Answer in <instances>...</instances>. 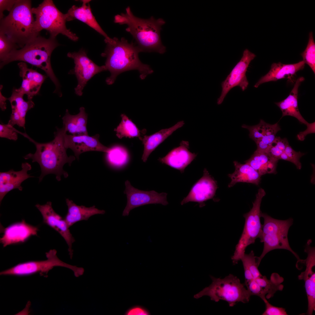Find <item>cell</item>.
Instances as JSON below:
<instances>
[{"label": "cell", "mask_w": 315, "mask_h": 315, "mask_svg": "<svg viewBox=\"0 0 315 315\" xmlns=\"http://www.w3.org/2000/svg\"><path fill=\"white\" fill-rule=\"evenodd\" d=\"M57 131L54 132V138L52 141L46 143H38L29 137L26 133L20 132L22 135L28 139L34 144L36 150L34 154L29 153L23 157L25 160L31 159L32 162H37L39 164L41 173L39 177V182H41L44 177L49 174L55 175L56 180H61L62 176L65 178L68 176L67 172L63 169L66 163L71 166L76 159L74 156H68L67 149L64 146V136L66 133L65 128H56Z\"/></svg>", "instance_id": "6da1fadb"}, {"label": "cell", "mask_w": 315, "mask_h": 315, "mask_svg": "<svg viewBox=\"0 0 315 315\" xmlns=\"http://www.w3.org/2000/svg\"><path fill=\"white\" fill-rule=\"evenodd\" d=\"M106 43V48L101 55L106 58L105 66L111 74L106 80L108 85L113 84L117 76L125 71L137 70L142 80L153 72L149 65L140 60L139 53L140 52L135 43H129L124 37L119 39L116 37Z\"/></svg>", "instance_id": "7a4b0ae2"}, {"label": "cell", "mask_w": 315, "mask_h": 315, "mask_svg": "<svg viewBox=\"0 0 315 315\" xmlns=\"http://www.w3.org/2000/svg\"><path fill=\"white\" fill-rule=\"evenodd\" d=\"M114 22L126 24V32L134 39L140 52H155L162 54L166 48L162 44L160 36L162 26L165 22L162 19H155L153 16L145 19L135 16L129 6L124 13L115 16Z\"/></svg>", "instance_id": "3957f363"}, {"label": "cell", "mask_w": 315, "mask_h": 315, "mask_svg": "<svg viewBox=\"0 0 315 315\" xmlns=\"http://www.w3.org/2000/svg\"><path fill=\"white\" fill-rule=\"evenodd\" d=\"M60 45L56 38H47L39 35L20 50L12 51L0 62V68L11 62L20 61L26 62L43 70L55 84L57 92L60 88L58 80L52 69L50 57L54 49Z\"/></svg>", "instance_id": "277c9868"}, {"label": "cell", "mask_w": 315, "mask_h": 315, "mask_svg": "<svg viewBox=\"0 0 315 315\" xmlns=\"http://www.w3.org/2000/svg\"><path fill=\"white\" fill-rule=\"evenodd\" d=\"M32 8L31 0H18L8 15L0 20V32L21 48L40 35L34 30Z\"/></svg>", "instance_id": "5b68a950"}, {"label": "cell", "mask_w": 315, "mask_h": 315, "mask_svg": "<svg viewBox=\"0 0 315 315\" xmlns=\"http://www.w3.org/2000/svg\"><path fill=\"white\" fill-rule=\"evenodd\" d=\"M211 284L194 296L198 299L208 296L216 302L220 300L227 302L232 307L239 302H248L251 295L244 284L241 283L237 276L230 274L224 278H216L210 276Z\"/></svg>", "instance_id": "8992f818"}, {"label": "cell", "mask_w": 315, "mask_h": 315, "mask_svg": "<svg viewBox=\"0 0 315 315\" xmlns=\"http://www.w3.org/2000/svg\"><path fill=\"white\" fill-rule=\"evenodd\" d=\"M264 219L262 232L260 237L261 242L264 243L263 251L258 257L260 264L262 259L268 253L276 249H284L289 251L298 260V256L290 247L288 235L290 228L293 225L292 218L286 220H280L273 218L266 213H261Z\"/></svg>", "instance_id": "52a82bcc"}, {"label": "cell", "mask_w": 315, "mask_h": 315, "mask_svg": "<svg viewBox=\"0 0 315 315\" xmlns=\"http://www.w3.org/2000/svg\"><path fill=\"white\" fill-rule=\"evenodd\" d=\"M32 11L35 15L34 29L36 33L45 29L53 37L62 34L73 41L78 40V37L66 26L65 14L58 10L52 0H44L37 7L32 8Z\"/></svg>", "instance_id": "ba28073f"}, {"label": "cell", "mask_w": 315, "mask_h": 315, "mask_svg": "<svg viewBox=\"0 0 315 315\" xmlns=\"http://www.w3.org/2000/svg\"><path fill=\"white\" fill-rule=\"evenodd\" d=\"M266 195L265 190L259 188L256 195V199L251 210L244 214L245 219L243 232L236 245L231 259L233 264H236L241 260L245 253L246 248L254 244L257 238H260L262 225L261 223V212L260 209L262 199Z\"/></svg>", "instance_id": "9c48e42d"}, {"label": "cell", "mask_w": 315, "mask_h": 315, "mask_svg": "<svg viewBox=\"0 0 315 315\" xmlns=\"http://www.w3.org/2000/svg\"><path fill=\"white\" fill-rule=\"evenodd\" d=\"M47 259L41 261H31L20 263L8 269L1 272V275L24 276L39 273L41 276L45 277L50 270L55 266L64 267L71 269L75 275L79 274L81 268L66 263L60 259L57 255V251L51 249L46 253Z\"/></svg>", "instance_id": "30bf717a"}, {"label": "cell", "mask_w": 315, "mask_h": 315, "mask_svg": "<svg viewBox=\"0 0 315 315\" xmlns=\"http://www.w3.org/2000/svg\"><path fill=\"white\" fill-rule=\"evenodd\" d=\"M67 56L74 60L75 64L74 69L70 70L69 74L75 75L78 80L77 85L74 89L75 93L81 96L88 82L96 74L107 71L105 65L99 66L95 64L88 58L83 49L77 52H69Z\"/></svg>", "instance_id": "8fae6325"}, {"label": "cell", "mask_w": 315, "mask_h": 315, "mask_svg": "<svg viewBox=\"0 0 315 315\" xmlns=\"http://www.w3.org/2000/svg\"><path fill=\"white\" fill-rule=\"evenodd\" d=\"M256 56L247 49L244 50L240 60L221 83L222 92L217 101L218 105L221 104L227 94L233 88L239 86L242 91L246 89L249 83L246 73L250 63Z\"/></svg>", "instance_id": "7c38bea8"}, {"label": "cell", "mask_w": 315, "mask_h": 315, "mask_svg": "<svg viewBox=\"0 0 315 315\" xmlns=\"http://www.w3.org/2000/svg\"><path fill=\"white\" fill-rule=\"evenodd\" d=\"M125 189L124 193L126 195L127 202L122 216H128L130 211L140 206L150 204H161L167 205V193H158L154 190L145 191L137 189L132 186L130 182L127 180L125 183Z\"/></svg>", "instance_id": "4fadbf2b"}, {"label": "cell", "mask_w": 315, "mask_h": 315, "mask_svg": "<svg viewBox=\"0 0 315 315\" xmlns=\"http://www.w3.org/2000/svg\"><path fill=\"white\" fill-rule=\"evenodd\" d=\"M35 206L41 213L43 222L58 232L64 239L68 245L69 254L71 259L73 251L72 245L75 240L64 219L55 212L50 201L43 205L37 204Z\"/></svg>", "instance_id": "5bb4252c"}, {"label": "cell", "mask_w": 315, "mask_h": 315, "mask_svg": "<svg viewBox=\"0 0 315 315\" xmlns=\"http://www.w3.org/2000/svg\"><path fill=\"white\" fill-rule=\"evenodd\" d=\"M310 239L308 241L304 249L307 254V257L304 261L306 266L304 271L298 276L299 280L304 282V286L307 296L308 305L307 314H312L315 311V249L310 244Z\"/></svg>", "instance_id": "9a60e30c"}, {"label": "cell", "mask_w": 315, "mask_h": 315, "mask_svg": "<svg viewBox=\"0 0 315 315\" xmlns=\"http://www.w3.org/2000/svg\"><path fill=\"white\" fill-rule=\"evenodd\" d=\"M99 135L97 134L90 136L88 135H73L66 133L64 143L67 149H71L76 158L78 160L80 155L85 152L96 151L108 153L111 148L108 147L99 141Z\"/></svg>", "instance_id": "2e32d148"}, {"label": "cell", "mask_w": 315, "mask_h": 315, "mask_svg": "<svg viewBox=\"0 0 315 315\" xmlns=\"http://www.w3.org/2000/svg\"><path fill=\"white\" fill-rule=\"evenodd\" d=\"M279 122L272 125L261 119L256 125L249 126L244 124L242 127L249 130L250 137L256 144V151L267 153L276 134L281 130Z\"/></svg>", "instance_id": "e0dca14e"}, {"label": "cell", "mask_w": 315, "mask_h": 315, "mask_svg": "<svg viewBox=\"0 0 315 315\" xmlns=\"http://www.w3.org/2000/svg\"><path fill=\"white\" fill-rule=\"evenodd\" d=\"M217 188L216 181L205 168L202 176L193 185L181 204L183 205L189 202H195L202 207L205 202L214 197Z\"/></svg>", "instance_id": "ac0fdd59"}, {"label": "cell", "mask_w": 315, "mask_h": 315, "mask_svg": "<svg viewBox=\"0 0 315 315\" xmlns=\"http://www.w3.org/2000/svg\"><path fill=\"white\" fill-rule=\"evenodd\" d=\"M189 148V142L182 141L179 146L172 149L165 156L159 158L158 160L183 173L197 156V154L190 152Z\"/></svg>", "instance_id": "d6986e66"}, {"label": "cell", "mask_w": 315, "mask_h": 315, "mask_svg": "<svg viewBox=\"0 0 315 315\" xmlns=\"http://www.w3.org/2000/svg\"><path fill=\"white\" fill-rule=\"evenodd\" d=\"M21 167V170L18 171L11 169L7 172H0V203L9 192L15 189L22 191V183L28 178L34 177L27 174L28 171L32 169L30 164L27 162L23 163Z\"/></svg>", "instance_id": "ffe728a7"}, {"label": "cell", "mask_w": 315, "mask_h": 315, "mask_svg": "<svg viewBox=\"0 0 315 315\" xmlns=\"http://www.w3.org/2000/svg\"><path fill=\"white\" fill-rule=\"evenodd\" d=\"M18 65L20 75L22 79L21 86L18 89L22 94L27 96L28 100H32L39 92L46 76L35 70L28 68L25 62H20Z\"/></svg>", "instance_id": "44dd1931"}, {"label": "cell", "mask_w": 315, "mask_h": 315, "mask_svg": "<svg viewBox=\"0 0 315 315\" xmlns=\"http://www.w3.org/2000/svg\"><path fill=\"white\" fill-rule=\"evenodd\" d=\"M38 227L27 223L25 220L13 224L4 230L0 243L5 247L12 244L24 242L29 237L36 235Z\"/></svg>", "instance_id": "7402d4cb"}, {"label": "cell", "mask_w": 315, "mask_h": 315, "mask_svg": "<svg viewBox=\"0 0 315 315\" xmlns=\"http://www.w3.org/2000/svg\"><path fill=\"white\" fill-rule=\"evenodd\" d=\"M305 63L303 61L298 63L289 64H284L279 62L272 64L268 73L262 77L254 85L255 88L263 83L276 81L279 80L287 78L293 82L294 76L298 71L303 69Z\"/></svg>", "instance_id": "603a6c76"}, {"label": "cell", "mask_w": 315, "mask_h": 315, "mask_svg": "<svg viewBox=\"0 0 315 315\" xmlns=\"http://www.w3.org/2000/svg\"><path fill=\"white\" fill-rule=\"evenodd\" d=\"M24 95L18 89H14L11 96L7 98L11 104L12 113L7 124L12 127L16 125L25 129L26 113L33 108L34 104L32 100L25 101L23 99Z\"/></svg>", "instance_id": "cb8c5ba5"}, {"label": "cell", "mask_w": 315, "mask_h": 315, "mask_svg": "<svg viewBox=\"0 0 315 315\" xmlns=\"http://www.w3.org/2000/svg\"><path fill=\"white\" fill-rule=\"evenodd\" d=\"M90 0H83L80 7L74 5L65 14L66 21L75 19L79 20L91 27L104 38L105 42L111 40L103 30L93 15L89 4Z\"/></svg>", "instance_id": "d4e9b609"}, {"label": "cell", "mask_w": 315, "mask_h": 315, "mask_svg": "<svg viewBox=\"0 0 315 315\" xmlns=\"http://www.w3.org/2000/svg\"><path fill=\"white\" fill-rule=\"evenodd\" d=\"M66 202L68 211L64 219L69 228L78 222L88 220L94 215L103 214L105 213L104 210L98 209L95 206L87 207L78 205L72 200L67 198L66 199Z\"/></svg>", "instance_id": "484cf974"}, {"label": "cell", "mask_w": 315, "mask_h": 315, "mask_svg": "<svg viewBox=\"0 0 315 315\" xmlns=\"http://www.w3.org/2000/svg\"><path fill=\"white\" fill-rule=\"evenodd\" d=\"M184 124L183 120L179 121L169 128L162 129L150 135L143 136L141 140L144 145L141 158L143 161L146 162L150 154L160 144Z\"/></svg>", "instance_id": "4316f807"}, {"label": "cell", "mask_w": 315, "mask_h": 315, "mask_svg": "<svg viewBox=\"0 0 315 315\" xmlns=\"http://www.w3.org/2000/svg\"><path fill=\"white\" fill-rule=\"evenodd\" d=\"M304 78L300 77L296 80L294 86L288 96L279 102H275L282 112L281 118L285 116H290L297 118L299 122L307 125L308 123L300 114L298 106V93L299 87Z\"/></svg>", "instance_id": "83f0119b"}, {"label": "cell", "mask_w": 315, "mask_h": 315, "mask_svg": "<svg viewBox=\"0 0 315 315\" xmlns=\"http://www.w3.org/2000/svg\"><path fill=\"white\" fill-rule=\"evenodd\" d=\"M235 168V172L228 175L231 181L228 187L233 186L239 182L251 183L258 185L261 180V176L248 164L245 163L242 164L237 161H234Z\"/></svg>", "instance_id": "f1b7e54d"}, {"label": "cell", "mask_w": 315, "mask_h": 315, "mask_svg": "<svg viewBox=\"0 0 315 315\" xmlns=\"http://www.w3.org/2000/svg\"><path fill=\"white\" fill-rule=\"evenodd\" d=\"M79 112L75 115H71L68 109L62 118L63 126L67 132L73 135H88L87 129V114L83 107L79 108Z\"/></svg>", "instance_id": "f546056e"}, {"label": "cell", "mask_w": 315, "mask_h": 315, "mask_svg": "<svg viewBox=\"0 0 315 315\" xmlns=\"http://www.w3.org/2000/svg\"><path fill=\"white\" fill-rule=\"evenodd\" d=\"M278 161L268 153L255 151L250 158L244 162L262 176L267 174L276 173Z\"/></svg>", "instance_id": "4dcf8cb0"}, {"label": "cell", "mask_w": 315, "mask_h": 315, "mask_svg": "<svg viewBox=\"0 0 315 315\" xmlns=\"http://www.w3.org/2000/svg\"><path fill=\"white\" fill-rule=\"evenodd\" d=\"M254 279L267 299L272 298L277 291H282L284 288V285L282 283L284 279L276 273L272 274L269 279L262 275Z\"/></svg>", "instance_id": "1f68e13d"}, {"label": "cell", "mask_w": 315, "mask_h": 315, "mask_svg": "<svg viewBox=\"0 0 315 315\" xmlns=\"http://www.w3.org/2000/svg\"><path fill=\"white\" fill-rule=\"evenodd\" d=\"M121 117L122 118L121 122L114 130L118 137L121 139L124 137L131 138L137 137L141 140L143 137L142 134L145 133L146 130H139L135 124L125 114H122Z\"/></svg>", "instance_id": "d6a6232c"}, {"label": "cell", "mask_w": 315, "mask_h": 315, "mask_svg": "<svg viewBox=\"0 0 315 315\" xmlns=\"http://www.w3.org/2000/svg\"><path fill=\"white\" fill-rule=\"evenodd\" d=\"M241 260L244 270L245 283L262 275L258 269L260 265L258 257L255 256L253 251L248 254L245 253Z\"/></svg>", "instance_id": "836d02e7"}, {"label": "cell", "mask_w": 315, "mask_h": 315, "mask_svg": "<svg viewBox=\"0 0 315 315\" xmlns=\"http://www.w3.org/2000/svg\"><path fill=\"white\" fill-rule=\"evenodd\" d=\"M107 153V160L113 166L120 167L127 163L128 158L127 151L121 146H116L111 148Z\"/></svg>", "instance_id": "e575fe53"}, {"label": "cell", "mask_w": 315, "mask_h": 315, "mask_svg": "<svg viewBox=\"0 0 315 315\" xmlns=\"http://www.w3.org/2000/svg\"><path fill=\"white\" fill-rule=\"evenodd\" d=\"M301 55L303 61L309 66L315 74V43L312 32L309 33L308 42L306 48Z\"/></svg>", "instance_id": "d590c367"}, {"label": "cell", "mask_w": 315, "mask_h": 315, "mask_svg": "<svg viewBox=\"0 0 315 315\" xmlns=\"http://www.w3.org/2000/svg\"><path fill=\"white\" fill-rule=\"evenodd\" d=\"M19 47L4 34L0 32V60L3 62L13 51Z\"/></svg>", "instance_id": "8d00e7d4"}, {"label": "cell", "mask_w": 315, "mask_h": 315, "mask_svg": "<svg viewBox=\"0 0 315 315\" xmlns=\"http://www.w3.org/2000/svg\"><path fill=\"white\" fill-rule=\"evenodd\" d=\"M288 144L289 143L286 138H281L280 137L276 136L267 153L271 157L279 160V157L284 152Z\"/></svg>", "instance_id": "74e56055"}, {"label": "cell", "mask_w": 315, "mask_h": 315, "mask_svg": "<svg viewBox=\"0 0 315 315\" xmlns=\"http://www.w3.org/2000/svg\"><path fill=\"white\" fill-rule=\"evenodd\" d=\"M304 154V153L300 151H295L289 144L286 147L284 152L279 157V160L290 162L294 164L298 169H300L302 165L300 159Z\"/></svg>", "instance_id": "f35d334b"}, {"label": "cell", "mask_w": 315, "mask_h": 315, "mask_svg": "<svg viewBox=\"0 0 315 315\" xmlns=\"http://www.w3.org/2000/svg\"><path fill=\"white\" fill-rule=\"evenodd\" d=\"M244 284L246 286V288L251 296H257L260 297L263 301L267 299L261 287L255 279H253L247 282L244 283Z\"/></svg>", "instance_id": "ab89813d"}, {"label": "cell", "mask_w": 315, "mask_h": 315, "mask_svg": "<svg viewBox=\"0 0 315 315\" xmlns=\"http://www.w3.org/2000/svg\"><path fill=\"white\" fill-rule=\"evenodd\" d=\"M0 137L14 141L17 140L18 138L17 132L13 127L4 124H0Z\"/></svg>", "instance_id": "60d3db41"}, {"label": "cell", "mask_w": 315, "mask_h": 315, "mask_svg": "<svg viewBox=\"0 0 315 315\" xmlns=\"http://www.w3.org/2000/svg\"><path fill=\"white\" fill-rule=\"evenodd\" d=\"M265 305V310L262 315H287L285 309L282 307L273 306L266 299L264 300Z\"/></svg>", "instance_id": "b9f144b4"}, {"label": "cell", "mask_w": 315, "mask_h": 315, "mask_svg": "<svg viewBox=\"0 0 315 315\" xmlns=\"http://www.w3.org/2000/svg\"><path fill=\"white\" fill-rule=\"evenodd\" d=\"M18 0H0V19L4 18V12H9L12 10Z\"/></svg>", "instance_id": "7bdbcfd3"}, {"label": "cell", "mask_w": 315, "mask_h": 315, "mask_svg": "<svg viewBox=\"0 0 315 315\" xmlns=\"http://www.w3.org/2000/svg\"><path fill=\"white\" fill-rule=\"evenodd\" d=\"M306 125L307 127L306 130L300 132L297 135V137L298 140L303 141L307 134L315 133V122L311 123H308Z\"/></svg>", "instance_id": "ee69618b"}, {"label": "cell", "mask_w": 315, "mask_h": 315, "mask_svg": "<svg viewBox=\"0 0 315 315\" xmlns=\"http://www.w3.org/2000/svg\"><path fill=\"white\" fill-rule=\"evenodd\" d=\"M128 315H148L149 313L146 309L140 307H135L129 309L126 313Z\"/></svg>", "instance_id": "f6af8a7d"}, {"label": "cell", "mask_w": 315, "mask_h": 315, "mask_svg": "<svg viewBox=\"0 0 315 315\" xmlns=\"http://www.w3.org/2000/svg\"><path fill=\"white\" fill-rule=\"evenodd\" d=\"M0 108L2 111H4L6 108V101L7 99L2 95L1 92H0Z\"/></svg>", "instance_id": "bcb514c9"}]
</instances>
